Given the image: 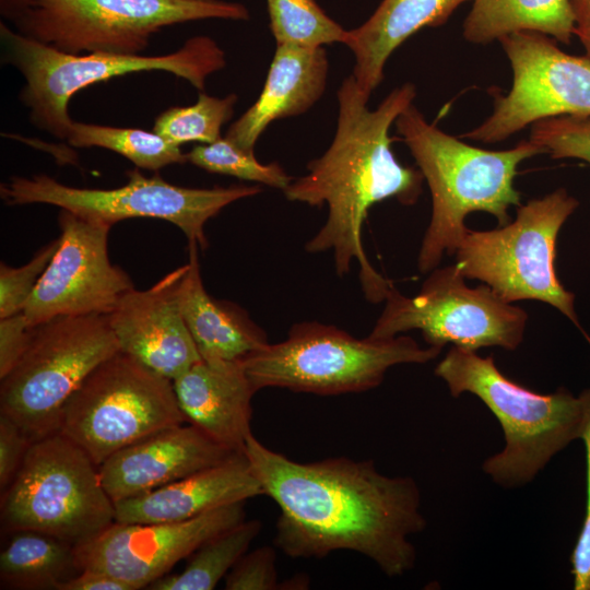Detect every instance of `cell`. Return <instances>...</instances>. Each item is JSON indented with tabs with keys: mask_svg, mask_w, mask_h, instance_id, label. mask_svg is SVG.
Wrapping results in <instances>:
<instances>
[{
	"mask_svg": "<svg viewBox=\"0 0 590 590\" xmlns=\"http://www.w3.org/2000/svg\"><path fill=\"white\" fill-rule=\"evenodd\" d=\"M244 453L264 495L281 509L274 544L283 553L322 558L353 551L389 577L413 568L416 552L408 538L426 527L413 479L386 476L373 461L345 457L294 461L252 434Z\"/></svg>",
	"mask_w": 590,
	"mask_h": 590,
	"instance_id": "cell-1",
	"label": "cell"
},
{
	"mask_svg": "<svg viewBox=\"0 0 590 590\" xmlns=\"http://www.w3.org/2000/svg\"><path fill=\"white\" fill-rule=\"evenodd\" d=\"M415 96L414 84L408 82L369 109L370 96L352 74L345 78L337 93L338 122L330 146L283 190L287 200L327 205V220L305 249L311 253L331 250L339 276L357 262L364 296L373 304L385 300L393 285L370 264L363 247L368 211L391 198L413 205L422 193V173L396 158L389 135L390 127Z\"/></svg>",
	"mask_w": 590,
	"mask_h": 590,
	"instance_id": "cell-2",
	"label": "cell"
},
{
	"mask_svg": "<svg viewBox=\"0 0 590 590\" xmlns=\"http://www.w3.org/2000/svg\"><path fill=\"white\" fill-rule=\"evenodd\" d=\"M394 126L432 196L430 221L417 256L422 273L436 269L445 253L456 252L469 229L464 220L471 212L489 213L499 226L508 224L509 209L521 201L514 185L519 165L544 154L530 140L502 151L470 145L429 123L413 104Z\"/></svg>",
	"mask_w": 590,
	"mask_h": 590,
	"instance_id": "cell-3",
	"label": "cell"
},
{
	"mask_svg": "<svg viewBox=\"0 0 590 590\" xmlns=\"http://www.w3.org/2000/svg\"><path fill=\"white\" fill-rule=\"evenodd\" d=\"M451 396H476L504 432L502 451L487 458L484 472L504 486L523 485L562 449L590 432V388L574 396L566 388L541 394L510 380L493 356L451 347L435 368Z\"/></svg>",
	"mask_w": 590,
	"mask_h": 590,
	"instance_id": "cell-4",
	"label": "cell"
},
{
	"mask_svg": "<svg viewBox=\"0 0 590 590\" xmlns=\"http://www.w3.org/2000/svg\"><path fill=\"white\" fill-rule=\"evenodd\" d=\"M2 60L25 80L21 103L39 130L66 140L73 120L71 97L81 90L130 73L164 71L203 91L206 79L226 64L224 50L208 36H194L177 50L158 56L109 52L69 54L0 23Z\"/></svg>",
	"mask_w": 590,
	"mask_h": 590,
	"instance_id": "cell-5",
	"label": "cell"
},
{
	"mask_svg": "<svg viewBox=\"0 0 590 590\" xmlns=\"http://www.w3.org/2000/svg\"><path fill=\"white\" fill-rule=\"evenodd\" d=\"M440 351L405 335L358 339L334 326L304 321L293 324L284 341L240 362L257 391L273 387L332 396L373 389L390 367L424 364Z\"/></svg>",
	"mask_w": 590,
	"mask_h": 590,
	"instance_id": "cell-6",
	"label": "cell"
},
{
	"mask_svg": "<svg viewBox=\"0 0 590 590\" xmlns=\"http://www.w3.org/2000/svg\"><path fill=\"white\" fill-rule=\"evenodd\" d=\"M2 524L82 544L115 522L98 467L59 430L32 440L1 499Z\"/></svg>",
	"mask_w": 590,
	"mask_h": 590,
	"instance_id": "cell-7",
	"label": "cell"
},
{
	"mask_svg": "<svg viewBox=\"0 0 590 590\" xmlns=\"http://www.w3.org/2000/svg\"><path fill=\"white\" fill-rule=\"evenodd\" d=\"M578 206L565 188L531 199L504 226L468 229L455 252L456 264L465 279L482 281L506 302L546 303L580 328L575 294L559 282L554 267L558 233Z\"/></svg>",
	"mask_w": 590,
	"mask_h": 590,
	"instance_id": "cell-8",
	"label": "cell"
},
{
	"mask_svg": "<svg viewBox=\"0 0 590 590\" xmlns=\"http://www.w3.org/2000/svg\"><path fill=\"white\" fill-rule=\"evenodd\" d=\"M119 351L108 315L59 317L32 327L25 351L1 379L0 413L31 440L57 432L71 396Z\"/></svg>",
	"mask_w": 590,
	"mask_h": 590,
	"instance_id": "cell-9",
	"label": "cell"
},
{
	"mask_svg": "<svg viewBox=\"0 0 590 590\" xmlns=\"http://www.w3.org/2000/svg\"><path fill=\"white\" fill-rule=\"evenodd\" d=\"M249 16L244 4L224 0H36L12 23L19 33L69 54L141 55L165 27Z\"/></svg>",
	"mask_w": 590,
	"mask_h": 590,
	"instance_id": "cell-10",
	"label": "cell"
},
{
	"mask_svg": "<svg viewBox=\"0 0 590 590\" xmlns=\"http://www.w3.org/2000/svg\"><path fill=\"white\" fill-rule=\"evenodd\" d=\"M185 421L173 381L119 351L71 396L58 430L99 467L117 451Z\"/></svg>",
	"mask_w": 590,
	"mask_h": 590,
	"instance_id": "cell-11",
	"label": "cell"
},
{
	"mask_svg": "<svg viewBox=\"0 0 590 590\" xmlns=\"http://www.w3.org/2000/svg\"><path fill=\"white\" fill-rule=\"evenodd\" d=\"M128 182L113 189L76 188L47 175L14 176L1 184V199L9 205L45 203L83 219L113 226L131 217L170 222L188 243L208 247L206 222L228 204L261 192L258 186L189 188L173 185L158 174L148 177L138 168L127 172Z\"/></svg>",
	"mask_w": 590,
	"mask_h": 590,
	"instance_id": "cell-12",
	"label": "cell"
},
{
	"mask_svg": "<svg viewBox=\"0 0 590 590\" xmlns=\"http://www.w3.org/2000/svg\"><path fill=\"white\" fill-rule=\"evenodd\" d=\"M368 334L376 339L420 330L425 342L476 351L499 346L516 350L523 340L528 315L499 297L488 285L470 287L455 263L429 272L420 292L408 297L392 286Z\"/></svg>",
	"mask_w": 590,
	"mask_h": 590,
	"instance_id": "cell-13",
	"label": "cell"
},
{
	"mask_svg": "<svg viewBox=\"0 0 590 590\" xmlns=\"http://www.w3.org/2000/svg\"><path fill=\"white\" fill-rule=\"evenodd\" d=\"M512 82L507 94L495 92L492 114L462 137L496 143L548 117L590 116V60L562 50L556 40L520 32L499 40Z\"/></svg>",
	"mask_w": 590,
	"mask_h": 590,
	"instance_id": "cell-14",
	"label": "cell"
},
{
	"mask_svg": "<svg viewBox=\"0 0 590 590\" xmlns=\"http://www.w3.org/2000/svg\"><path fill=\"white\" fill-rule=\"evenodd\" d=\"M58 222V249L23 311L31 328L59 317L108 315L134 287L109 260L111 226L62 209Z\"/></svg>",
	"mask_w": 590,
	"mask_h": 590,
	"instance_id": "cell-15",
	"label": "cell"
},
{
	"mask_svg": "<svg viewBox=\"0 0 590 590\" xmlns=\"http://www.w3.org/2000/svg\"><path fill=\"white\" fill-rule=\"evenodd\" d=\"M245 502L177 522H114L93 539L75 545L80 570L120 579L134 590L148 588L219 533L245 520Z\"/></svg>",
	"mask_w": 590,
	"mask_h": 590,
	"instance_id": "cell-16",
	"label": "cell"
},
{
	"mask_svg": "<svg viewBox=\"0 0 590 590\" xmlns=\"http://www.w3.org/2000/svg\"><path fill=\"white\" fill-rule=\"evenodd\" d=\"M188 263L150 288L134 287L108 314L121 352L172 381L202 359L177 302Z\"/></svg>",
	"mask_w": 590,
	"mask_h": 590,
	"instance_id": "cell-17",
	"label": "cell"
},
{
	"mask_svg": "<svg viewBox=\"0 0 590 590\" xmlns=\"http://www.w3.org/2000/svg\"><path fill=\"white\" fill-rule=\"evenodd\" d=\"M193 425L160 430L110 456L99 467L111 500L138 496L220 464L233 456Z\"/></svg>",
	"mask_w": 590,
	"mask_h": 590,
	"instance_id": "cell-18",
	"label": "cell"
},
{
	"mask_svg": "<svg viewBox=\"0 0 590 590\" xmlns=\"http://www.w3.org/2000/svg\"><path fill=\"white\" fill-rule=\"evenodd\" d=\"M264 495L245 453L151 492L115 502L120 523L177 522Z\"/></svg>",
	"mask_w": 590,
	"mask_h": 590,
	"instance_id": "cell-19",
	"label": "cell"
},
{
	"mask_svg": "<svg viewBox=\"0 0 590 590\" xmlns=\"http://www.w3.org/2000/svg\"><path fill=\"white\" fill-rule=\"evenodd\" d=\"M186 421L223 447L244 453L257 392L240 361L201 359L173 380Z\"/></svg>",
	"mask_w": 590,
	"mask_h": 590,
	"instance_id": "cell-20",
	"label": "cell"
},
{
	"mask_svg": "<svg viewBox=\"0 0 590 590\" xmlns=\"http://www.w3.org/2000/svg\"><path fill=\"white\" fill-rule=\"evenodd\" d=\"M329 61L323 46L276 45L257 101L228 128L225 138L253 152L270 123L310 109L322 96Z\"/></svg>",
	"mask_w": 590,
	"mask_h": 590,
	"instance_id": "cell-21",
	"label": "cell"
},
{
	"mask_svg": "<svg viewBox=\"0 0 590 590\" xmlns=\"http://www.w3.org/2000/svg\"><path fill=\"white\" fill-rule=\"evenodd\" d=\"M198 249L188 243V269L176 293L180 312L202 359L241 361L269 344L268 337L243 308L206 292Z\"/></svg>",
	"mask_w": 590,
	"mask_h": 590,
	"instance_id": "cell-22",
	"label": "cell"
},
{
	"mask_svg": "<svg viewBox=\"0 0 590 590\" xmlns=\"http://www.w3.org/2000/svg\"><path fill=\"white\" fill-rule=\"evenodd\" d=\"M470 0H382L361 26L347 31L344 45L354 55L352 75L368 96L384 80L392 52L423 27L445 24Z\"/></svg>",
	"mask_w": 590,
	"mask_h": 590,
	"instance_id": "cell-23",
	"label": "cell"
},
{
	"mask_svg": "<svg viewBox=\"0 0 590 590\" xmlns=\"http://www.w3.org/2000/svg\"><path fill=\"white\" fill-rule=\"evenodd\" d=\"M462 25L463 38L486 45L503 37L536 32L562 44L574 36V17L569 0H472Z\"/></svg>",
	"mask_w": 590,
	"mask_h": 590,
	"instance_id": "cell-24",
	"label": "cell"
},
{
	"mask_svg": "<svg viewBox=\"0 0 590 590\" xmlns=\"http://www.w3.org/2000/svg\"><path fill=\"white\" fill-rule=\"evenodd\" d=\"M0 555L1 585L14 589H55L81 570L74 546L52 535L14 531Z\"/></svg>",
	"mask_w": 590,
	"mask_h": 590,
	"instance_id": "cell-25",
	"label": "cell"
},
{
	"mask_svg": "<svg viewBox=\"0 0 590 590\" xmlns=\"http://www.w3.org/2000/svg\"><path fill=\"white\" fill-rule=\"evenodd\" d=\"M262 528L259 520L241 521L208 540L185 569L153 581L151 590H211L247 552Z\"/></svg>",
	"mask_w": 590,
	"mask_h": 590,
	"instance_id": "cell-26",
	"label": "cell"
},
{
	"mask_svg": "<svg viewBox=\"0 0 590 590\" xmlns=\"http://www.w3.org/2000/svg\"><path fill=\"white\" fill-rule=\"evenodd\" d=\"M66 140L74 148H102L113 151L128 158L137 167L149 170H158L172 164L187 162L180 146L153 130L73 120Z\"/></svg>",
	"mask_w": 590,
	"mask_h": 590,
	"instance_id": "cell-27",
	"label": "cell"
},
{
	"mask_svg": "<svg viewBox=\"0 0 590 590\" xmlns=\"http://www.w3.org/2000/svg\"><path fill=\"white\" fill-rule=\"evenodd\" d=\"M237 95L214 97L200 91L189 106H174L162 111L153 123V131L175 145L188 142L212 143L221 137V129L234 114Z\"/></svg>",
	"mask_w": 590,
	"mask_h": 590,
	"instance_id": "cell-28",
	"label": "cell"
},
{
	"mask_svg": "<svg viewBox=\"0 0 590 590\" xmlns=\"http://www.w3.org/2000/svg\"><path fill=\"white\" fill-rule=\"evenodd\" d=\"M267 7L276 45L320 47L345 40L347 31L315 0H267Z\"/></svg>",
	"mask_w": 590,
	"mask_h": 590,
	"instance_id": "cell-29",
	"label": "cell"
},
{
	"mask_svg": "<svg viewBox=\"0 0 590 590\" xmlns=\"http://www.w3.org/2000/svg\"><path fill=\"white\" fill-rule=\"evenodd\" d=\"M187 162L206 172L228 175L284 190L293 178L276 163L262 164L253 152L246 151L227 138L202 143L187 154Z\"/></svg>",
	"mask_w": 590,
	"mask_h": 590,
	"instance_id": "cell-30",
	"label": "cell"
},
{
	"mask_svg": "<svg viewBox=\"0 0 590 590\" xmlns=\"http://www.w3.org/2000/svg\"><path fill=\"white\" fill-rule=\"evenodd\" d=\"M530 127L529 140L551 158L577 160L590 166V116H554Z\"/></svg>",
	"mask_w": 590,
	"mask_h": 590,
	"instance_id": "cell-31",
	"label": "cell"
},
{
	"mask_svg": "<svg viewBox=\"0 0 590 590\" xmlns=\"http://www.w3.org/2000/svg\"><path fill=\"white\" fill-rule=\"evenodd\" d=\"M59 237L46 246L25 264L13 268L0 264V318L24 311L37 283L59 246Z\"/></svg>",
	"mask_w": 590,
	"mask_h": 590,
	"instance_id": "cell-32",
	"label": "cell"
},
{
	"mask_svg": "<svg viewBox=\"0 0 590 590\" xmlns=\"http://www.w3.org/2000/svg\"><path fill=\"white\" fill-rule=\"evenodd\" d=\"M275 565V551L262 546L246 552L226 575V590L280 589Z\"/></svg>",
	"mask_w": 590,
	"mask_h": 590,
	"instance_id": "cell-33",
	"label": "cell"
},
{
	"mask_svg": "<svg viewBox=\"0 0 590 590\" xmlns=\"http://www.w3.org/2000/svg\"><path fill=\"white\" fill-rule=\"evenodd\" d=\"M32 442L20 425L0 413V488L3 493L16 474Z\"/></svg>",
	"mask_w": 590,
	"mask_h": 590,
	"instance_id": "cell-34",
	"label": "cell"
},
{
	"mask_svg": "<svg viewBox=\"0 0 590 590\" xmlns=\"http://www.w3.org/2000/svg\"><path fill=\"white\" fill-rule=\"evenodd\" d=\"M586 446V512L581 530L571 552L575 590H590V432L582 439Z\"/></svg>",
	"mask_w": 590,
	"mask_h": 590,
	"instance_id": "cell-35",
	"label": "cell"
},
{
	"mask_svg": "<svg viewBox=\"0 0 590 590\" xmlns=\"http://www.w3.org/2000/svg\"><path fill=\"white\" fill-rule=\"evenodd\" d=\"M31 335L23 312L0 318V379L4 378L19 362Z\"/></svg>",
	"mask_w": 590,
	"mask_h": 590,
	"instance_id": "cell-36",
	"label": "cell"
},
{
	"mask_svg": "<svg viewBox=\"0 0 590 590\" xmlns=\"http://www.w3.org/2000/svg\"><path fill=\"white\" fill-rule=\"evenodd\" d=\"M58 590H134L129 583L95 570H81L62 582Z\"/></svg>",
	"mask_w": 590,
	"mask_h": 590,
	"instance_id": "cell-37",
	"label": "cell"
},
{
	"mask_svg": "<svg viewBox=\"0 0 590 590\" xmlns=\"http://www.w3.org/2000/svg\"><path fill=\"white\" fill-rule=\"evenodd\" d=\"M574 17V35L583 47L590 60V0H569Z\"/></svg>",
	"mask_w": 590,
	"mask_h": 590,
	"instance_id": "cell-38",
	"label": "cell"
},
{
	"mask_svg": "<svg viewBox=\"0 0 590 590\" xmlns=\"http://www.w3.org/2000/svg\"><path fill=\"white\" fill-rule=\"evenodd\" d=\"M36 0H0L1 15L13 22L25 12Z\"/></svg>",
	"mask_w": 590,
	"mask_h": 590,
	"instance_id": "cell-39",
	"label": "cell"
}]
</instances>
